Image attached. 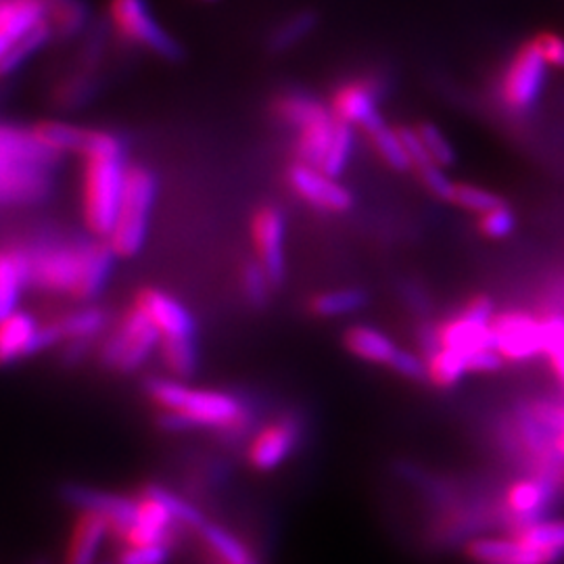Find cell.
I'll use <instances>...</instances> for the list:
<instances>
[{
	"label": "cell",
	"instance_id": "obj_40",
	"mask_svg": "<svg viewBox=\"0 0 564 564\" xmlns=\"http://www.w3.org/2000/svg\"><path fill=\"white\" fill-rule=\"evenodd\" d=\"M514 228H517V218L506 205L498 209H491V212H485L479 220V230L484 232L485 237H491V239H505L514 232Z\"/></svg>",
	"mask_w": 564,
	"mask_h": 564
},
{
	"label": "cell",
	"instance_id": "obj_45",
	"mask_svg": "<svg viewBox=\"0 0 564 564\" xmlns=\"http://www.w3.org/2000/svg\"><path fill=\"white\" fill-rule=\"evenodd\" d=\"M538 46L542 48V53H544L545 61L550 63V65H556V67H563L564 69V39L563 36H558V34H540L538 39Z\"/></svg>",
	"mask_w": 564,
	"mask_h": 564
},
{
	"label": "cell",
	"instance_id": "obj_33",
	"mask_svg": "<svg viewBox=\"0 0 564 564\" xmlns=\"http://www.w3.org/2000/svg\"><path fill=\"white\" fill-rule=\"evenodd\" d=\"M354 142H356L354 128L341 121V126H339V130H337V137H335V141H333V147H330L326 160H324L323 165H321V170L326 172L328 176L339 178L343 172H345V167L349 165L351 155H354Z\"/></svg>",
	"mask_w": 564,
	"mask_h": 564
},
{
	"label": "cell",
	"instance_id": "obj_28",
	"mask_svg": "<svg viewBox=\"0 0 564 564\" xmlns=\"http://www.w3.org/2000/svg\"><path fill=\"white\" fill-rule=\"evenodd\" d=\"M366 305V295L360 289H337V291H326L316 295L310 302V310L316 316L323 318H333V316H345L362 310Z\"/></svg>",
	"mask_w": 564,
	"mask_h": 564
},
{
	"label": "cell",
	"instance_id": "obj_6",
	"mask_svg": "<svg viewBox=\"0 0 564 564\" xmlns=\"http://www.w3.org/2000/svg\"><path fill=\"white\" fill-rule=\"evenodd\" d=\"M162 333L149 321L139 305H132L105 339L101 347L102 362L120 372H134L160 349Z\"/></svg>",
	"mask_w": 564,
	"mask_h": 564
},
{
	"label": "cell",
	"instance_id": "obj_23",
	"mask_svg": "<svg viewBox=\"0 0 564 564\" xmlns=\"http://www.w3.org/2000/svg\"><path fill=\"white\" fill-rule=\"evenodd\" d=\"M364 132L368 134V139L372 142L377 155H379L389 167H393V170H398V172L414 170L400 128H391V126L384 123V120H381L377 121L375 126H370L368 130H364Z\"/></svg>",
	"mask_w": 564,
	"mask_h": 564
},
{
	"label": "cell",
	"instance_id": "obj_2",
	"mask_svg": "<svg viewBox=\"0 0 564 564\" xmlns=\"http://www.w3.org/2000/svg\"><path fill=\"white\" fill-rule=\"evenodd\" d=\"M61 155L36 137L34 128L7 123L0 130V199L25 207L51 195Z\"/></svg>",
	"mask_w": 564,
	"mask_h": 564
},
{
	"label": "cell",
	"instance_id": "obj_10",
	"mask_svg": "<svg viewBox=\"0 0 564 564\" xmlns=\"http://www.w3.org/2000/svg\"><path fill=\"white\" fill-rule=\"evenodd\" d=\"M251 237L256 245L258 262L262 263L265 274L274 286L284 281V239H286V220L279 207L263 205L251 218Z\"/></svg>",
	"mask_w": 564,
	"mask_h": 564
},
{
	"label": "cell",
	"instance_id": "obj_16",
	"mask_svg": "<svg viewBox=\"0 0 564 564\" xmlns=\"http://www.w3.org/2000/svg\"><path fill=\"white\" fill-rule=\"evenodd\" d=\"M341 121L337 120L330 111V107L326 105L323 111H318L314 118L302 123L295 130V155L297 162L307 163L312 167L323 165L333 141L337 137Z\"/></svg>",
	"mask_w": 564,
	"mask_h": 564
},
{
	"label": "cell",
	"instance_id": "obj_26",
	"mask_svg": "<svg viewBox=\"0 0 564 564\" xmlns=\"http://www.w3.org/2000/svg\"><path fill=\"white\" fill-rule=\"evenodd\" d=\"M160 354H162L163 364L178 379H188L195 375L199 364L195 337H162Z\"/></svg>",
	"mask_w": 564,
	"mask_h": 564
},
{
	"label": "cell",
	"instance_id": "obj_32",
	"mask_svg": "<svg viewBox=\"0 0 564 564\" xmlns=\"http://www.w3.org/2000/svg\"><path fill=\"white\" fill-rule=\"evenodd\" d=\"M316 25V15L310 11H302L291 15L289 20L282 21L281 25L272 32L270 36V48L272 51H286L293 48L314 30Z\"/></svg>",
	"mask_w": 564,
	"mask_h": 564
},
{
	"label": "cell",
	"instance_id": "obj_29",
	"mask_svg": "<svg viewBox=\"0 0 564 564\" xmlns=\"http://www.w3.org/2000/svg\"><path fill=\"white\" fill-rule=\"evenodd\" d=\"M107 316L99 307H82L59 321L63 337L67 341H90L105 328Z\"/></svg>",
	"mask_w": 564,
	"mask_h": 564
},
{
	"label": "cell",
	"instance_id": "obj_46",
	"mask_svg": "<svg viewBox=\"0 0 564 564\" xmlns=\"http://www.w3.org/2000/svg\"><path fill=\"white\" fill-rule=\"evenodd\" d=\"M463 314L464 316H468L470 321L491 324V321H494V302H491L489 297H485V295L473 297L470 302L464 305Z\"/></svg>",
	"mask_w": 564,
	"mask_h": 564
},
{
	"label": "cell",
	"instance_id": "obj_8",
	"mask_svg": "<svg viewBox=\"0 0 564 564\" xmlns=\"http://www.w3.org/2000/svg\"><path fill=\"white\" fill-rule=\"evenodd\" d=\"M547 61L535 39L521 46V51L512 57L505 80H502V99L514 111H531L545 86Z\"/></svg>",
	"mask_w": 564,
	"mask_h": 564
},
{
	"label": "cell",
	"instance_id": "obj_25",
	"mask_svg": "<svg viewBox=\"0 0 564 564\" xmlns=\"http://www.w3.org/2000/svg\"><path fill=\"white\" fill-rule=\"evenodd\" d=\"M199 533H202L203 542L223 564H262L237 535H232L220 524L203 523Z\"/></svg>",
	"mask_w": 564,
	"mask_h": 564
},
{
	"label": "cell",
	"instance_id": "obj_41",
	"mask_svg": "<svg viewBox=\"0 0 564 564\" xmlns=\"http://www.w3.org/2000/svg\"><path fill=\"white\" fill-rule=\"evenodd\" d=\"M170 545H126L116 564H165Z\"/></svg>",
	"mask_w": 564,
	"mask_h": 564
},
{
	"label": "cell",
	"instance_id": "obj_22",
	"mask_svg": "<svg viewBox=\"0 0 564 564\" xmlns=\"http://www.w3.org/2000/svg\"><path fill=\"white\" fill-rule=\"evenodd\" d=\"M345 347L349 354H354L364 362L391 364L393 356L398 354V347L384 335L383 330L366 326V324L347 328Z\"/></svg>",
	"mask_w": 564,
	"mask_h": 564
},
{
	"label": "cell",
	"instance_id": "obj_20",
	"mask_svg": "<svg viewBox=\"0 0 564 564\" xmlns=\"http://www.w3.org/2000/svg\"><path fill=\"white\" fill-rule=\"evenodd\" d=\"M30 282V260L25 247H7L0 258V316L18 310L23 289Z\"/></svg>",
	"mask_w": 564,
	"mask_h": 564
},
{
	"label": "cell",
	"instance_id": "obj_14",
	"mask_svg": "<svg viewBox=\"0 0 564 564\" xmlns=\"http://www.w3.org/2000/svg\"><path fill=\"white\" fill-rule=\"evenodd\" d=\"M149 321L158 326L162 337H195L193 314L172 295L158 289H142L137 302Z\"/></svg>",
	"mask_w": 564,
	"mask_h": 564
},
{
	"label": "cell",
	"instance_id": "obj_18",
	"mask_svg": "<svg viewBox=\"0 0 564 564\" xmlns=\"http://www.w3.org/2000/svg\"><path fill=\"white\" fill-rule=\"evenodd\" d=\"M440 343L447 349L463 351L466 356L481 351V349H498L496 330L491 324L477 323L458 312L449 321L437 326Z\"/></svg>",
	"mask_w": 564,
	"mask_h": 564
},
{
	"label": "cell",
	"instance_id": "obj_38",
	"mask_svg": "<svg viewBox=\"0 0 564 564\" xmlns=\"http://www.w3.org/2000/svg\"><path fill=\"white\" fill-rule=\"evenodd\" d=\"M151 491L162 500L163 505L167 506L170 510H172V514H174V519H176V523L186 524V527H193V529H202L203 523V514L195 508L193 505H188L186 500H182L181 496H176L174 491H170V489H165V487H158V485H153L151 487Z\"/></svg>",
	"mask_w": 564,
	"mask_h": 564
},
{
	"label": "cell",
	"instance_id": "obj_1",
	"mask_svg": "<svg viewBox=\"0 0 564 564\" xmlns=\"http://www.w3.org/2000/svg\"><path fill=\"white\" fill-rule=\"evenodd\" d=\"M25 251L32 284L51 293H69L80 302L101 295L118 258L107 241L39 242Z\"/></svg>",
	"mask_w": 564,
	"mask_h": 564
},
{
	"label": "cell",
	"instance_id": "obj_3",
	"mask_svg": "<svg viewBox=\"0 0 564 564\" xmlns=\"http://www.w3.org/2000/svg\"><path fill=\"white\" fill-rule=\"evenodd\" d=\"M149 395L162 405L163 429H220L224 433H242L249 424V414L241 400L224 391L193 389L178 381L151 379Z\"/></svg>",
	"mask_w": 564,
	"mask_h": 564
},
{
	"label": "cell",
	"instance_id": "obj_44",
	"mask_svg": "<svg viewBox=\"0 0 564 564\" xmlns=\"http://www.w3.org/2000/svg\"><path fill=\"white\" fill-rule=\"evenodd\" d=\"M505 356L498 349H481L468 356V370L473 372H494L505 366Z\"/></svg>",
	"mask_w": 564,
	"mask_h": 564
},
{
	"label": "cell",
	"instance_id": "obj_11",
	"mask_svg": "<svg viewBox=\"0 0 564 564\" xmlns=\"http://www.w3.org/2000/svg\"><path fill=\"white\" fill-rule=\"evenodd\" d=\"M498 351L506 360L524 362L538 354H544V324L527 312H506L494 318Z\"/></svg>",
	"mask_w": 564,
	"mask_h": 564
},
{
	"label": "cell",
	"instance_id": "obj_5",
	"mask_svg": "<svg viewBox=\"0 0 564 564\" xmlns=\"http://www.w3.org/2000/svg\"><path fill=\"white\" fill-rule=\"evenodd\" d=\"M158 202V178L142 165L128 167L118 220L109 235V247L118 258H134L149 235L151 214Z\"/></svg>",
	"mask_w": 564,
	"mask_h": 564
},
{
	"label": "cell",
	"instance_id": "obj_34",
	"mask_svg": "<svg viewBox=\"0 0 564 564\" xmlns=\"http://www.w3.org/2000/svg\"><path fill=\"white\" fill-rule=\"evenodd\" d=\"M512 538L538 550H564V521H542Z\"/></svg>",
	"mask_w": 564,
	"mask_h": 564
},
{
	"label": "cell",
	"instance_id": "obj_21",
	"mask_svg": "<svg viewBox=\"0 0 564 564\" xmlns=\"http://www.w3.org/2000/svg\"><path fill=\"white\" fill-rule=\"evenodd\" d=\"M41 324L36 323L28 312L15 310L13 314L2 318L0 326V358L2 362H18L20 358L34 356V343Z\"/></svg>",
	"mask_w": 564,
	"mask_h": 564
},
{
	"label": "cell",
	"instance_id": "obj_17",
	"mask_svg": "<svg viewBox=\"0 0 564 564\" xmlns=\"http://www.w3.org/2000/svg\"><path fill=\"white\" fill-rule=\"evenodd\" d=\"M48 0H2L0 2V51L9 48L32 30L48 21Z\"/></svg>",
	"mask_w": 564,
	"mask_h": 564
},
{
	"label": "cell",
	"instance_id": "obj_9",
	"mask_svg": "<svg viewBox=\"0 0 564 564\" xmlns=\"http://www.w3.org/2000/svg\"><path fill=\"white\" fill-rule=\"evenodd\" d=\"M286 182L300 199L321 212L341 214L354 203L351 193L343 186L339 178L328 176L323 170L307 163H293L286 172Z\"/></svg>",
	"mask_w": 564,
	"mask_h": 564
},
{
	"label": "cell",
	"instance_id": "obj_12",
	"mask_svg": "<svg viewBox=\"0 0 564 564\" xmlns=\"http://www.w3.org/2000/svg\"><path fill=\"white\" fill-rule=\"evenodd\" d=\"M379 99H381V90L377 82L356 78V80L343 82L335 88L328 107L333 116L343 123L368 130L377 121L383 120L379 111Z\"/></svg>",
	"mask_w": 564,
	"mask_h": 564
},
{
	"label": "cell",
	"instance_id": "obj_24",
	"mask_svg": "<svg viewBox=\"0 0 564 564\" xmlns=\"http://www.w3.org/2000/svg\"><path fill=\"white\" fill-rule=\"evenodd\" d=\"M36 137L41 139L48 149H53L55 153L65 155V153H78L82 155L86 141H88V132L90 128H82L76 123H67V121H41L36 126H32Z\"/></svg>",
	"mask_w": 564,
	"mask_h": 564
},
{
	"label": "cell",
	"instance_id": "obj_19",
	"mask_svg": "<svg viewBox=\"0 0 564 564\" xmlns=\"http://www.w3.org/2000/svg\"><path fill=\"white\" fill-rule=\"evenodd\" d=\"M113 533L109 521L90 510H82L78 523L74 524L72 540L67 545L65 564H97V556L107 535Z\"/></svg>",
	"mask_w": 564,
	"mask_h": 564
},
{
	"label": "cell",
	"instance_id": "obj_13",
	"mask_svg": "<svg viewBox=\"0 0 564 564\" xmlns=\"http://www.w3.org/2000/svg\"><path fill=\"white\" fill-rule=\"evenodd\" d=\"M67 500L82 510L99 512L109 524L113 535L123 538L132 524L137 523V512H139V500H130L118 494L109 491H99V489H88V487H67L65 491Z\"/></svg>",
	"mask_w": 564,
	"mask_h": 564
},
{
	"label": "cell",
	"instance_id": "obj_42",
	"mask_svg": "<svg viewBox=\"0 0 564 564\" xmlns=\"http://www.w3.org/2000/svg\"><path fill=\"white\" fill-rule=\"evenodd\" d=\"M421 174V181L424 182V186L435 195L440 197L442 202H452L454 199V188H456V182L449 181L447 174L444 172V167L440 163H431L423 170H419Z\"/></svg>",
	"mask_w": 564,
	"mask_h": 564
},
{
	"label": "cell",
	"instance_id": "obj_37",
	"mask_svg": "<svg viewBox=\"0 0 564 564\" xmlns=\"http://www.w3.org/2000/svg\"><path fill=\"white\" fill-rule=\"evenodd\" d=\"M416 130L423 139L429 155L433 158V162L440 163L442 167H449L452 163L456 162V151H454L452 142L447 141V137L435 123H421Z\"/></svg>",
	"mask_w": 564,
	"mask_h": 564
},
{
	"label": "cell",
	"instance_id": "obj_7",
	"mask_svg": "<svg viewBox=\"0 0 564 564\" xmlns=\"http://www.w3.org/2000/svg\"><path fill=\"white\" fill-rule=\"evenodd\" d=\"M107 13L121 41L141 46L162 59L181 57V44L155 20L147 0H109Z\"/></svg>",
	"mask_w": 564,
	"mask_h": 564
},
{
	"label": "cell",
	"instance_id": "obj_43",
	"mask_svg": "<svg viewBox=\"0 0 564 564\" xmlns=\"http://www.w3.org/2000/svg\"><path fill=\"white\" fill-rule=\"evenodd\" d=\"M398 375H402L405 379L412 381H421V379H429V370H426V360L419 358L410 351L398 349V354L393 356V360L389 364Z\"/></svg>",
	"mask_w": 564,
	"mask_h": 564
},
{
	"label": "cell",
	"instance_id": "obj_35",
	"mask_svg": "<svg viewBox=\"0 0 564 564\" xmlns=\"http://www.w3.org/2000/svg\"><path fill=\"white\" fill-rule=\"evenodd\" d=\"M241 286L247 302L256 307H262L270 297V289L274 286L270 276L265 274V270L260 262L247 263L242 268Z\"/></svg>",
	"mask_w": 564,
	"mask_h": 564
},
{
	"label": "cell",
	"instance_id": "obj_31",
	"mask_svg": "<svg viewBox=\"0 0 564 564\" xmlns=\"http://www.w3.org/2000/svg\"><path fill=\"white\" fill-rule=\"evenodd\" d=\"M48 39H53V32H51L48 21H46L41 28L32 30L20 41L13 42L9 48H4L2 51V74L9 76L13 69H18L21 63L30 59L39 48H42L48 42Z\"/></svg>",
	"mask_w": 564,
	"mask_h": 564
},
{
	"label": "cell",
	"instance_id": "obj_15",
	"mask_svg": "<svg viewBox=\"0 0 564 564\" xmlns=\"http://www.w3.org/2000/svg\"><path fill=\"white\" fill-rule=\"evenodd\" d=\"M300 442V426L293 421L268 424L249 445V463L258 470H274L281 466Z\"/></svg>",
	"mask_w": 564,
	"mask_h": 564
},
{
	"label": "cell",
	"instance_id": "obj_36",
	"mask_svg": "<svg viewBox=\"0 0 564 564\" xmlns=\"http://www.w3.org/2000/svg\"><path fill=\"white\" fill-rule=\"evenodd\" d=\"M452 203L460 205L464 209L477 212V214H485V212H491V209H498L506 205L502 197H498L485 188H479V186H473V184H456Z\"/></svg>",
	"mask_w": 564,
	"mask_h": 564
},
{
	"label": "cell",
	"instance_id": "obj_30",
	"mask_svg": "<svg viewBox=\"0 0 564 564\" xmlns=\"http://www.w3.org/2000/svg\"><path fill=\"white\" fill-rule=\"evenodd\" d=\"M86 4L82 0H55L48 11V28L53 36H74L86 23Z\"/></svg>",
	"mask_w": 564,
	"mask_h": 564
},
{
	"label": "cell",
	"instance_id": "obj_47",
	"mask_svg": "<svg viewBox=\"0 0 564 564\" xmlns=\"http://www.w3.org/2000/svg\"><path fill=\"white\" fill-rule=\"evenodd\" d=\"M48 2H55V0H48Z\"/></svg>",
	"mask_w": 564,
	"mask_h": 564
},
{
	"label": "cell",
	"instance_id": "obj_4",
	"mask_svg": "<svg viewBox=\"0 0 564 564\" xmlns=\"http://www.w3.org/2000/svg\"><path fill=\"white\" fill-rule=\"evenodd\" d=\"M82 160V216L88 230L107 241L118 220L128 176L123 151L93 153Z\"/></svg>",
	"mask_w": 564,
	"mask_h": 564
},
{
	"label": "cell",
	"instance_id": "obj_48",
	"mask_svg": "<svg viewBox=\"0 0 564 564\" xmlns=\"http://www.w3.org/2000/svg\"><path fill=\"white\" fill-rule=\"evenodd\" d=\"M42 564V563H41Z\"/></svg>",
	"mask_w": 564,
	"mask_h": 564
},
{
	"label": "cell",
	"instance_id": "obj_39",
	"mask_svg": "<svg viewBox=\"0 0 564 564\" xmlns=\"http://www.w3.org/2000/svg\"><path fill=\"white\" fill-rule=\"evenodd\" d=\"M93 86L95 84L86 74L69 76L67 80L61 82L59 86H57L55 101L59 102L61 107H65V109L78 107L82 102H86V99H90Z\"/></svg>",
	"mask_w": 564,
	"mask_h": 564
},
{
	"label": "cell",
	"instance_id": "obj_27",
	"mask_svg": "<svg viewBox=\"0 0 564 564\" xmlns=\"http://www.w3.org/2000/svg\"><path fill=\"white\" fill-rule=\"evenodd\" d=\"M429 381L437 387H452L468 372V356L456 349L442 347L431 358H426Z\"/></svg>",
	"mask_w": 564,
	"mask_h": 564
}]
</instances>
